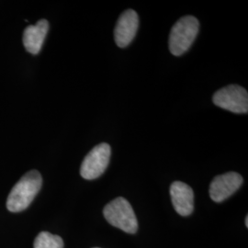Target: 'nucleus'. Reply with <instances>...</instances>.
Returning <instances> with one entry per match:
<instances>
[{
	"instance_id": "423d86ee",
	"label": "nucleus",
	"mask_w": 248,
	"mask_h": 248,
	"mask_svg": "<svg viewBox=\"0 0 248 248\" xmlns=\"http://www.w3.org/2000/svg\"><path fill=\"white\" fill-rule=\"evenodd\" d=\"M243 184V177L238 173L228 172L213 178L210 185V196L213 202H222L232 195Z\"/></svg>"
},
{
	"instance_id": "7ed1b4c3",
	"label": "nucleus",
	"mask_w": 248,
	"mask_h": 248,
	"mask_svg": "<svg viewBox=\"0 0 248 248\" xmlns=\"http://www.w3.org/2000/svg\"><path fill=\"white\" fill-rule=\"evenodd\" d=\"M103 214L112 226L128 233H135L137 232L138 222L133 207L124 198H117L107 204Z\"/></svg>"
},
{
	"instance_id": "9b49d317",
	"label": "nucleus",
	"mask_w": 248,
	"mask_h": 248,
	"mask_svg": "<svg viewBox=\"0 0 248 248\" xmlns=\"http://www.w3.org/2000/svg\"><path fill=\"white\" fill-rule=\"evenodd\" d=\"M246 225H247V227H248V216H247V218H246Z\"/></svg>"
},
{
	"instance_id": "39448f33",
	"label": "nucleus",
	"mask_w": 248,
	"mask_h": 248,
	"mask_svg": "<svg viewBox=\"0 0 248 248\" xmlns=\"http://www.w3.org/2000/svg\"><path fill=\"white\" fill-rule=\"evenodd\" d=\"M111 155L110 145L107 142H101L89 152L83 160L80 175L88 180L100 177L106 170Z\"/></svg>"
},
{
	"instance_id": "f8f14e48",
	"label": "nucleus",
	"mask_w": 248,
	"mask_h": 248,
	"mask_svg": "<svg viewBox=\"0 0 248 248\" xmlns=\"http://www.w3.org/2000/svg\"></svg>"
},
{
	"instance_id": "0eeeda50",
	"label": "nucleus",
	"mask_w": 248,
	"mask_h": 248,
	"mask_svg": "<svg viewBox=\"0 0 248 248\" xmlns=\"http://www.w3.org/2000/svg\"><path fill=\"white\" fill-rule=\"evenodd\" d=\"M139 27V17L133 9H127L119 17L114 30L116 45L125 48L133 42Z\"/></svg>"
},
{
	"instance_id": "9d476101",
	"label": "nucleus",
	"mask_w": 248,
	"mask_h": 248,
	"mask_svg": "<svg viewBox=\"0 0 248 248\" xmlns=\"http://www.w3.org/2000/svg\"><path fill=\"white\" fill-rule=\"evenodd\" d=\"M34 248H63V241L58 235L49 232H40L34 241Z\"/></svg>"
},
{
	"instance_id": "20e7f679",
	"label": "nucleus",
	"mask_w": 248,
	"mask_h": 248,
	"mask_svg": "<svg viewBox=\"0 0 248 248\" xmlns=\"http://www.w3.org/2000/svg\"><path fill=\"white\" fill-rule=\"evenodd\" d=\"M213 103L233 113H248L247 89L238 85H229L217 90L213 97Z\"/></svg>"
},
{
	"instance_id": "1a4fd4ad",
	"label": "nucleus",
	"mask_w": 248,
	"mask_h": 248,
	"mask_svg": "<svg viewBox=\"0 0 248 248\" xmlns=\"http://www.w3.org/2000/svg\"><path fill=\"white\" fill-rule=\"evenodd\" d=\"M49 30V22L46 19L39 20L35 25L27 27L23 33V45L27 52L31 54L40 53Z\"/></svg>"
},
{
	"instance_id": "f257e3e1",
	"label": "nucleus",
	"mask_w": 248,
	"mask_h": 248,
	"mask_svg": "<svg viewBox=\"0 0 248 248\" xmlns=\"http://www.w3.org/2000/svg\"><path fill=\"white\" fill-rule=\"evenodd\" d=\"M43 185V178L37 170H31L13 186L7 200V208L11 213H19L30 206Z\"/></svg>"
},
{
	"instance_id": "6e6552de",
	"label": "nucleus",
	"mask_w": 248,
	"mask_h": 248,
	"mask_svg": "<svg viewBox=\"0 0 248 248\" xmlns=\"http://www.w3.org/2000/svg\"><path fill=\"white\" fill-rule=\"evenodd\" d=\"M172 203L178 214L188 216L194 209V193L190 186L181 181H175L170 186Z\"/></svg>"
},
{
	"instance_id": "f03ea898",
	"label": "nucleus",
	"mask_w": 248,
	"mask_h": 248,
	"mask_svg": "<svg viewBox=\"0 0 248 248\" xmlns=\"http://www.w3.org/2000/svg\"><path fill=\"white\" fill-rule=\"evenodd\" d=\"M200 23L193 16L179 18L172 27L169 34V51L175 56H180L190 48L199 32Z\"/></svg>"
}]
</instances>
